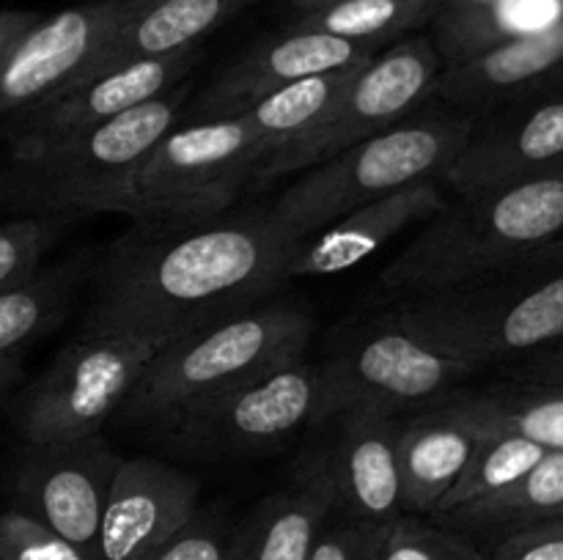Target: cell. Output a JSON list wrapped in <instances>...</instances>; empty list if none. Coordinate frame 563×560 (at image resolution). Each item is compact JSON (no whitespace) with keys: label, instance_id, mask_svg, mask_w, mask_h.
Returning <instances> with one entry per match:
<instances>
[{"label":"cell","instance_id":"6da1fadb","mask_svg":"<svg viewBox=\"0 0 563 560\" xmlns=\"http://www.w3.org/2000/svg\"><path fill=\"white\" fill-rule=\"evenodd\" d=\"M297 242L269 206L207 220H135L108 247L82 333L174 340L262 305L286 283Z\"/></svg>","mask_w":563,"mask_h":560},{"label":"cell","instance_id":"7a4b0ae2","mask_svg":"<svg viewBox=\"0 0 563 560\" xmlns=\"http://www.w3.org/2000/svg\"><path fill=\"white\" fill-rule=\"evenodd\" d=\"M561 242L563 163L511 184L454 195L383 269L379 283L401 300L438 294L522 267Z\"/></svg>","mask_w":563,"mask_h":560},{"label":"cell","instance_id":"3957f363","mask_svg":"<svg viewBox=\"0 0 563 560\" xmlns=\"http://www.w3.org/2000/svg\"><path fill=\"white\" fill-rule=\"evenodd\" d=\"M313 333L306 307L262 302L168 340L119 410V421L168 432L201 406L302 360Z\"/></svg>","mask_w":563,"mask_h":560},{"label":"cell","instance_id":"277c9868","mask_svg":"<svg viewBox=\"0 0 563 560\" xmlns=\"http://www.w3.org/2000/svg\"><path fill=\"white\" fill-rule=\"evenodd\" d=\"M187 108L179 82L124 115L71 132L58 141L11 152L0 168V203L16 214H126L132 184L159 137L174 130Z\"/></svg>","mask_w":563,"mask_h":560},{"label":"cell","instance_id":"5b68a950","mask_svg":"<svg viewBox=\"0 0 563 560\" xmlns=\"http://www.w3.org/2000/svg\"><path fill=\"white\" fill-rule=\"evenodd\" d=\"M476 119V113L432 99L390 130L302 170L269 203V212L300 242L363 203L421 179H440L467 143Z\"/></svg>","mask_w":563,"mask_h":560},{"label":"cell","instance_id":"8992f818","mask_svg":"<svg viewBox=\"0 0 563 560\" xmlns=\"http://www.w3.org/2000/svg\"><path fill=\"white\" fill-rule=\"evenodd\" d=\"M394 316L473 368L563 338V242L533 261L460 289L407 296Z\"/></svg>","mask_w":563,"mask_h":560},{"label":"cell","instance_id":"52a82bcc","mask_svg":"<svg viewBox=\"0 0 563 560\" xmlns=\"http://www.w3.org/2000/svg\"><path fill=\"white\" fill-rule=\"evenodd\" d=\"M267 163L247 115L179 124L143 159L132 184V220H207L236 206Z\"/></svg>","mask_w":563,"mask_h":560},{"label":"cell","instance_id":"ba28073f","mask_svg":"<svg viewBox=\"0 0 563 560\" xmlns=\"http://www.w3.org/2000/svg\"><path fill=\"white\" fill-rule=\"evenodd\" d=\"M443 69V55L427 33H412L388 44L357 66L324 119L300 141L280 148L253 187H264L286 173H302L405 121L438 97Z\"/></svg>","mask_w":563,"mask_h":560},{"label":"cell","instance_id":"9c48e42d","mask_svg":"<svg viewBox=\"0 0 563 560\" xmlns=\"http://www.w3.org/2000/svg\"><path fill=\"white\" fill-rule=\"evenodd\" d=\"M165 344L168 340L137 333H80L22 401L20 434L25 445L102 434Z\"/></svg>","mask_w":563,"mask_h":560},{"label":"cell","instance_id":"30bf717a","mask_svg":"<svg viewBox=\"0 0 563 560\" xmlns=\"http://www.w3.org/2000/svg\"><path fill=\"white\" fill-rule=\"evenodd\" d=\"M328 388V417L352 406L399 412L432 401L476 368L427 344L390 313L368 324L319 362Z\"/></svg>","mask_w":563,"mask_h":560},{"label":"cell","instance_id":"8fae6325","mask_svg":"<svg viewBox=\"0 0 563 560\" xmlns=\"http://www.w3.org/2000/svg\"><path fill=\"white\" fill-rule=\"evenodd\" d=\"M324 417L328 388L322 366L297 360L201 406L163 434L176 448L196 453H253Z\"/></svg>","mask_w":563,"mask_h":560},{"label":"cell","instance_id":"7c38bea8","mask_svg":"<svg viewBox=\"0 0 563 560\" xmlns=\"http://www.w3.org/2000/svg\"><path fill=\"white\" fill-rule=\"evenodd\" d=\"M119 461L102 434L27 445L14 472L16 505L99 560V525Z\"/></svg>","mask_w":563,"mask_h":560},{"label":"cell","instance_id":"4fadbf2b","mask_svg":"<svg viewBox=\"0 0 563 560\" xmlns=\"http://www.w3.org/2000/svg\"><path fill=\"white\" fill-rule=\"evenodd\" d=\"M135 0H88L42 16L0 55V115H16L64 91L91 64Z\"/></svg>","mask_w":563,"mask_h":560},{"label":"cell","instance_id":"5bb4252c","mask_svg":"<svg viewBox=\"0 0 563 560\" xmlns=\"http://www.w3.org/2000/svg\"><path fill=\"white\" fill-rule=\"evenodd\" d=\"M563 163V86L478 115L471 137L440 176L454 195L504 187Z\"/></svg>","mask_w":563,"mask_h":560},{"label":"cell","instance_id":"9a60e30c","mask_svg":"<svg viewBox=\"0 0 563 560\" xmlns=\"http://www.w3.org/2000/svg\"><path fill=\"white\" fill-rule=\"evenodd\" d=\"M379 49L385 47L346 42L330 33L300 31L289 25L284 33L262 38L247 53H242L196 102L187 104L181 121L201 124V121L234 119L291 82L363 64Z\"/></svg>","mask_w":563,"mask_h":560},{"label":"cell","instance_id":"2e32d148","mask_svg":"<svg viewBox=\"0 0 563 560\" xmlns=\"http://www.w3.org/2000/svg\"><path fill=\"white\" fill-rule=\"evenodd\" d=\"M198 60H201V49L190 47L165 55V58L115 66V69L75 82L44 102L9 115L11 152L42 146V143L58 141L71 132L130 113L179 86L196 69Z\"/></svg>","mask_w":563,"mask_h":560},{"label":"cell","instance_id":"e0dca14e","mask_svg":"<svg viewBox=\"0 0 563 560\" xmlns=\"http://www.w3.org/2000/svg\"><path fill=\"white\" fill-rule=\"evenodd\" d=\"M196 511V478L148 456H121L99 525V560H146Z\"/></svg>","mask_w":563,"mask_h":560},{"label":"cell","instance_id":"ac0fdd59","mask_svg":"<svg viewBox=\"0 0 563 560\" xmlns=\"http://www.w3.org/2000/svg\"><path fill=\"white\" fill-rule=\"evenodd\" d=\"M399 432L396 412L383 406H352L341 412L339 439L324 475L333 489L335 508L363 525H390L401 516Z\"/></svg>","mask_w":563,"mask_h":560},{"label":"cell","instance_id":"d6986e66","mask_svg":"<svg viewBox=\"0 0 563 560\" xmlns=\"http://www.w3.org/2000/svg\"><path fill=\"white\" fill-rule=\"evenodd\" d=\"M559 86H563V14L537 31L511 33L493 47L445 66L434 99L484 115Z\"/></svg>","mask_w":563,"mask_h":560},{"label":"cell","instance_id":"ffe728a7","mask_svg":"<svg viewBox=\"0 0 563 560\" xmlns=\"http://www.w3.org/2000/svg\"><path fill=\"white\" fill-rule=\"evenodd\" d=\"M445 192L449 190L443 179L434 176L352 209L322 231L297 242L286 264V280L330 278L357 267L401 231L443 212L449 203Z\"/></svg>","mask_w":563,"mask_h":560},{"label":"cell","instance_id":"44dd1931","mask_svg":"<svg viewBox=\"0 0 563 560\" xmlns=\"http://www.w3.org/2000/svg\"><path fill=\"white\" fill-rule=\"evenodd\" d=\"M256 0H135L113 36L99 47L75 82L135 60L165 58L198 47L220 25ZM71 82V86H75ZM69 88V86H66Z\"/></svg>","mask_w":563,"mask_h":560},{"label":"cell","instance_id":"7402d4cb","mask_svg":"<svg viewBox=\"0 0 563 560\" xmlns=\"http://www.w3.org/2000/svg\"><path fill=\"white\" fill-rule=\"evenodd\" d=\"M335 508L322 461L302 470L291 486L264 500L234 533L229 560H306Z\"/></svg>","mask_w":563,"mask_h":560},{"label":"cell","instance_id":"603a6c76","mask_svg":"<svg viewBox=\"0 0 563 560\" xmlns=\"http://www.w3.org/2000/svg\"><path fill=\"white\" fill-rule=\"evenodd\" d=\"M432 410L476 437H520L544 450H563V384L520 382L460 393Z\"/></svg>","mask_w":563,"mask_h":560},{"label":"cell","instance_id":"cb8c5ba5","mask_svg":"<svg viewBox=\"0 0 563 560\" xmlns=\"http://www.w3.org/2000/svg\"><path fill=\"white\" fill-rule=\"evenodd\" d=\"M476 448V434L462 423L429 410L399 432L401 511L434 514L465 470Z\"/></svg>","mask_w":563,"mask_h":560},{"label":"cell","instance_id":"d4e9b609","mask_svg":"<svg viewBox=\"0 0 563 560\" xmlns=\"http://www.w3.org/2000/svg\"><path fill=\"white\" fill-rule=\"evenodd\" d=\"M443 0H324L300 11L291 27L388 47L432 25Z\"/></svg>","mask_w":563,"mask_h":560},{"label":"cell","instance_id":"484cf974","mask_svg":"<svg viewBox=\"0 0 563 560\" xmlns=\"http://www.w3.org/2000/svg\"><path fill=\"white\" fill-rule=\"evenodd\" d=\"M80 269L82 261L38 267L31 278L0 291V355L22 351L64 318Z\"/></svg>","mask_w":563,"mask_h":560},{"label":"cell","instance_id":"4316f807","mask_svg":"<svg viewBox=\"0 0 563 560\" xmlns=\"http://www.w3.org/2000/svg\"><path fill=\"white\" fill-rule=\"evenodd\" d=\"M563 516V450H548L526 475L500 492L462 505L449 519L467 527L539 525Z\"/></svg>","mask_w":563,"mask_h":560},{"label":"cell","instance_id":"83f0119b","mask_svg":"<svg viewBox=\"0 0 563 560\" xmlns=\"http://www.w3.org/2000/svg\"><path fill=\"white\" fill-rule=\"evenodd\" d=\"M357 66L361 64L291 82V86L275 91L273 97L262 99L253 110L242 113L247 115V121H251V126L256 130V135L262 137L264 148H267V163L280 152V148L300 141L302 135H308V132L324 119V113L333 108V102L339 99V93L344 91L346 82L352 80ZM258 173H262V170H258Z\"/></svg>","mask_w":563,"mask_h":560},{"label":"cell","instance_id":"f1b7e54d","mask_svg":"<svg viewBox=\"0 0 563 560\" xmlns=\"http://www.w3.org/2000/svg\"><path fill=\"white\" fill-rule=\"evenodd\" d=\"M544 453L548 450L520 437H476V448H473L465 470L449 489V494L440 500L434 516H449L462 505L500 492L520 475H526Z\"/></svg>","mask_w":563,"mask_h":560},{"label":"cell","instance_id":"f546056e","mask_svg":"<svg viewBox=\"0 0 563 560\" xmlns=\"http://www.w3.org/2000/svg\"><path fill=\"white\" fill-rule=\"evenodd\" d=\"M500 3L504 0H443L432 22V42L445 66L460 64L509 36L498 22Z\"/></svg>","mask_w":563,"mask_h":560},{"label":"cell","instance_id":"4dcf8cb0","mask_svg":"<svg viewBox=\"0 0 563 560\" xmlns=\"http://www.w3.org/2000/svg\"><path fill=\"white\" fill-rule=\"evenodd\" d=\"M377 560H484V555L460 533L401 514L385 530Z\"/></svg>","mask_w":563,"mask_h":560},{"label":"cell","instance_id":"1f68e13d","mask_svg":"<svg viewBox=\"0 0 563 560\" xmlns=\"http://www.w3.org/2000/svg\"><path fill=\"white\" fill-rule=\"evenodd\" d=\"M60 234V217L22 214L0 223V291L31 278Z\"/></svg>","mask_w":563,"mask_h":560},{"label":"cell","instance_id":"d6a6232c","mask_svg":"<svg viewBox=\"0 0 563 560\" xmlns=\"http://www.w3.org/2000/svg\"><path fill=\"white\" fill-rule=\"evenodd\" d=\"M0 560H93L20 505L0 511Z\"/></svg>","mask_w":563,"mask_h":560},{"label":"cell","instance_id":"836d02e7","mask_svg":"<svg viewBox=\"0 0 563 560\" xmlns=\"http://www.w3.org/2000/svg\"><path fill=\"white\" fill-rule=\"evenodd\" d=\"M229 549L231 536L225 533L223 522L196 511V516L146 560H229Z\"/></svg>","mask_w":563,"mask_h":560},{"label":"cell","instance_id":"e575fe53","mask_svg":"<svg viewBox=\"0 0 563 560\" xmlns=\"http://www.w3.org/2000/svg\"><path fill=\"white\" fill-rule=\"evenodd\" d=\"M388 525H363V522H341L322 527L306 560H377Z\"/></svg>","mask_w":563,"mask_h":560},{"label":"cell","instance_id":"d590c367","mask_svg":"<svg viewBox=\"0 0 563 560\" xmlns=\"http://www.w3.org/2000/svg\"><path fill=\"white\" fill-rule=\"evenodd\" d=\"M495 560H563V516L515 530L504 538Z\"/></svg>","mask_w":563,"mask_h":560},{"label":"cell","instance_id":"8d00e7d4","mask_svg":"<svg viewBox=\"0 0 563 560\" xmlns=\"http://www.w3.org/2000/svg\"><path fill=\"white\" fill-rule=\"evenodd\" d=\"M520 382L563 384V338L528 355L520 368Z\"/></svg>","mask_w":563,"mask_h":560},{"label":"cell","instance_id":"74e56055","mask_svg":"<svg viewBox=\"0 0 563 560\" xmlns=\"http://www.w3.org/2000/svg\"><path fill=\"white\" fill-rule=\"evenodd\" d=\"M42 20V14L36 11H22V9H3L0 11V55L27 31L36 22Z\"/></svg>","mask_w":563,"mask_h":560},{"label":"cell","instance_id":"f35d334b","mask_svg":"<svg viewBox=\"0 0 563 560\" xmlns=\"http://www.w3.org/2000/svg\"><path fill=\"white\" fill-rule=\"evenodd\" d=\"M22 373V351H11V355H0V399L11 390V384L20 379Z\"/></svg>","mask_w":563,"mask_h":560},{"label":"cell","instance_id":"ab89813d","mask_svg":"<svg viewBox=\"0 0 563 560\" xmlns=\"http://www.w3.org/2000/svg\"><path fill=\"white\" fill-rule=\"evenodd\" d=\"M291 3H295L300 11H306V9H311V5L324 3V0H291Z\"/></svg>","mask_w":563,"mask_h":560},{"label":"cell","instance_id":"60d3db41","mask_svg":"<svg viewBox=\"0 0 563 560\" xmlns=\"http://www.w3.org/2000/svg\"><path fill=\"white\" fill-rule=\"evenodd\" d=\"M0 209H3V203H0Z\"/></svg>","mask_w":563,"mask_h":560}]
</instances>
